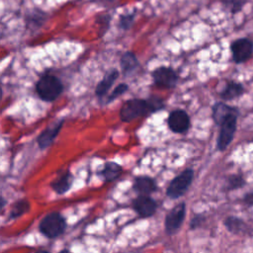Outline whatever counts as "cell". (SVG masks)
<instances>
[{
  "mask_svg": "<svg viewBox=\"0 0 253 253\" xmlns=\"http://www.w3.org/2000/svg\"><path fill=\"white\" fill-rule=\"evenodd\" d=\"M30 210V204L26 200H20L16 202L10 211L9 214V219H15L26 213Z\"/></svg>",
  "mask_w": 253,
  "mask_h": 253,
  "instance_id": "cell-20",
  "label": "cell"
},
{
  "mask_svg": "<svg viewBox=\"0 0 253 253\" xmlns=\"http://www.w3.org/2000/svg\"><path fill=\"white\" fill-rule=\"evenodd\" d=\"M194 179V171L188 168L176 176L167 187L166 195L170 199H178L182 197L191 186Z\"/></svg>",
  "mask_w": 253,
  "mask_h": 253,
  "instance_id": "cell-4",
  "label": "cell"
},
{
  "mask_svg": "<svg viewBox=\"0 0 253 253\" xmlns=\"http://www.w3.org/2000/svg\"><path fill=\"white\" fill-rule=\"evenodd\" d=\"M58 253H72V252H70V251H69V250H67V249H63V250L59 251Z\"/></svg>",
  "mask_w": 253,
  "mask_h": 253,
  "instance_id": "cell-27",
  "label": "cell"
},
{
  "mask_svg": "<svg viewBox=\"0 0 253 253\" xmlns=\"http://www.w3.org/2000/svg\"><path fill=\"white\" fill-rule=\"evenodd\" d=\"M253 51V43L248 39H238L231 44V52L235 62L240 63L247 60Z\"/></svg>",
  "mask_w": 253,
  "mask_h": 253,
  "instance_id": "cell-8",
  "label": "cell"
},
{
  "mask_svg": "<svg viewBox=\"0 0 253 253\" xmlns=\"http://www.w3.org/2000/svg\"><path fill=\"white\" fill-rule=\"evenodd\" d=\"M236 120H237V114H232L225 118L220 126V130L217 138V148L220 151H223L226 149V147L231 142L235 129H236Z\"/></svg>",
  "mask_w": 253,
  "mask_h": 253,
  "instance_id": "cell-5",
  "label": "cell"
},
{
  "mask_svg": "<svg viewBox=\"0 0 253 253\" xmlns=\"http://www.w3.org/2000/svg\"><path fill=\"white\" fill-rule=\"evenodd\" d=\"M127 89H128L127 84H126V83H121V84H119V85L112 91V93L109 95L108 100H107V103H111L112 101L116 100L118 97H120V96H122L123 94H125V93L127 91Z\"/></svg>",
  "mask_w": 253,
  "mask_h": 253,
  "instance_id": "cell-22",
  "label": "cell"
},
{
  "mask_svg": "<svg viewBox=\"0 0 253 253\" xmlns=\"http://www.w3.org/2000/svg\"><path fill=\"white\" fill-rule=\"evenodd\" d=\"M119 77V71L116 68L111 69L105 76L104 78L97 84L96 88H95V93L96 95L101 98L103 97L111 88V86L113 85V83L117 80V78Z\"/></svg>",
  "mask_w": 253,
  "mask_h": 253,
  "instance_id": "cell-15",
  "label": "cell"
},
{
  "mask_svg": "<svg viewBox=\"0 0 253 253\" xmlns=\"http://www.w3.org/2000/svg\"><path fill=\"white\" fill-rule=\"evenodd\" d=\"M223 224L233 234H248L250 231L249 225L242 218L234 215L226 217Z\"/></svg>",
  "mask_w": 253,
  "mask_h": 253,
  "instance_id": "cell-13",
  "label": "cell"
},
{
  "mask_svg": "<svg viewBox=\"0 0 253 253\" xmlns=\"http://www.w3.org/2000/svg\"><path fill=\"white\" fill-rule=\"evenodd\" d=\"M152 77L154 83L163 88L171 89L175 87L177 80H178V75L177 73L170 67H165L161 66L156 68L152 72Z\"/></svg>",
  "mask_w": 253,
  "mask_h": 253,
  "instance_id": "cell-7",
  "label": "cell"
},
{
  "mask_svg": "<svg viewBox=\"0 0 253 253\" xmlns=\"http://www.w3.org/2000/svg\"><path fill=\"white\" fill-rule=\"evenodd\" d=\"M132 208L139 214V216L148 217L156 211L157 204L151 197L139 195L133 200Z\"/></svg>",
  "mask_w": 253,
  "mask_h": 253,
  "instance_id": "cell-10",
  "label": "cell"
},
{
  "mask_svg": "<svg viewBox=\"0 0 253 253\" xmlns=\"http://www.w3.org/2000/svg\"><path fill=\"white\" fill-rule=\"evenodd\" d=\"M205 220H206V217L204 214H196L191 220V223H190L191 229H196L200 227L205 222Z\"/></svg>",
  "mask_w": 253,
  "mask_h": 253,
  "instance_id": "cell-25",
  "label": "cell"
},
{
  "mask_svg": "<svg viewBox=\"0 0 253 253\" xmlns=\"http://www.w3.org/2000/svg\"><path fill=\"white\" fill-rule=\"evenodd\" d=\"M224 2L232 12H237L240 10L245 0H224Z\"/></svg>",
  "mask_w": 253,
  "mask_h": 253,
  "instance_id": "cell-24",
  "label": "cell"
},
{
  "mask_svg": "<svg viewBox=\"0 0 253 253\" xmlns=\"http://www.w3.org/2000/svg\"><path fill=\"white\" fill-rule=\"evenodd\" d=\"M134 21V14H126V15H123L120 19V28L124 29V30H126L128 29L129 27H131L132 23Z\"/></svg>",
  "mask_w": 253,
  "mask_h": 253,
  "instance_id": "cell-23",
  "label": "cell"
},
{
  "mask_svg": "<svg viewBox=\"0 0 253 253\" xmlns=\"http://www.w3.org/2000/svg\"><path fill=\"white\" fill-rule=\"evenodd\" d=\"M63 123H64V119H60L56 123H54L51 126H47L39 135V137H38V144H39V146L42 149H44V148L48 147L53 142V140L57 136L61 126H63Z\"/></svg>",
  "mask_w": 253,
  "mask_h": 253,
  "instance_id": "cell-11",
  "label": "cell"
},
{
  "mask_svg": "<svg viewBox=\"0 0 253 253\" xmlns=\"http://www.w3.org/2000/svg\"><path fill=\"white\" fill-rule=\"evenodd\" d=\"M66 228L65 218L58 212H50L44 215L39 224V229L47 238H55L61 235Z\"/></svg>",
  "mask_w": 253,
  "mask_h": 253,
  "instance_id": "cell-3",
  "label": "cell"
},
{
  "mask_svg": "<svg viewBox=\"0 0 253 253\" xmlns=\"http://www.w3.org/2000/svg\"><path fill=\"white\" fill-rule=\"evenodd\" d=\"M123 172V168L120 164L116 162L105 163L103 169L100 171V175L103 177L105 182H112L117 179Z\"/></svg>",
  "mask_w": 253,
  "mask_h": 253,
  "instance_id": "cell-17",
  "label": "cell"
},
{
  "mask_svg": "<svg viewBox=\"0 0 253 253\" xmlns=\"http://www.w3.org/2000/svg\"><path fill=\"white\" fill-rule=\"evenodd\" d=\"M245 184H246V182H245V179L243 178L242 175H240V174H233V175H230L227 178L225 189L228 190V191L236 190V189L242 188Z\"/></svg>",
  "mask_w": 253,
  "mask_h": 253,
  "instance_id": "cell-21",
  "label": "cell"
},
{
  "mask_svg": "<svg viewBox=\"0 0 253 253\" xmlns=\"http://www.w3.org/2000/svg\"><path fill=\"white\" fill-rule=\"evenodd\" d=\"M72 183H73V176L70 172L66 171L52 181L51 188L56 194L63 195L69 191V189L72 186Z\"/></svg>",
  "mask_w": 253,
  "mask_h": 253,
  "instance_id": "cell-14",
  "label": "cell"
},
{
  "mask_svg": "<svg viewBox=\"0 0 253 253\" xmlns=\"http://www.w3.org/2000/svg\"><path fill=\"white\" fill-rule=\"evenodd\" d=\"M133 190L139 195L149 196L156 192L157 184L151 177L138 176L133 181Z\"/></svg>",
  "mask_w": 253,
  "mask_h": 253,
  "instance_id": "cell-12",
  "label": "cell"
},
{
  "mask_svg": "<svg viewBox=\"0 0 253 253\" xmlns=\"http://www.w3.org/2000/svg\"><path fill=\"white\" fill-rule=\"evenodd\" d=\"M232 114H238V111L223 103H216L212 108V118L217 125H220L225 118Z\"/></svg>",
  "mask_w": 253,
  "mask_h": 253,
  "instance_id": "cell-16",
  "label": "cell"
},
{
  "mask_svg": "<svg viewBox=\"0 0 253 253\" xmlns=\"http://www.w3.org/2000/svg\"><path fill=\"white\" fill-rule=\"evenodd\" d=\"M63 86L61 81L54 75H42L36 85L38 95L43 101H53L62 92Z\"/></svg>",
  "mask_w": 253,
  "mask_h": 253,
  "instance_id": "cell-2",
  "label": "cell"
},
{
  "mask_svg": "<svg viewBox=\"0 0 253 253\" xmlns=\"http://www.w3.org/2000/svg\"><path fill=\"white\" fill-rule=\"evenodd\" d=\"M138 66V60L131 51L125 52L121 57V67L125 75L130 74Z\"/></svg>",
  "mask_w": 253,
  "mask_h": 253,
  "instance_id": "cell-18",
  "label": "cell"
},
{
  "mask_svg": "<svg viewBox=\"0 0 253 253\" xmlns=\"http://www.w3.org/2000/svg\"><path fill=\"white\" fill-rule=\"evenodd\" d=\"M163 107V101L156 96H152L146 100L130 99L123 104L120 110V118L123 122L129 123L136 118L157 112Z\"/></svg>",
  "mask_w": 253,
  "mask_h": 253,
  "instance_id": "cell-1",
  "label": "cell"
},
{
  "mask_svg": "<svg viewBox=\"0 0 253 253\" xmlns=\"http://www.w3.org/2000/svg\"><path fill=\"white\" fill-rule=\"evenodd\" d=\"M243 202L245 203V205H247L248 207H252L253 206V193H249L246 194L243 198Z\"/></svg>",
  "mask_w": 253,
  "mask_h": 253,
  "instance_id": "cell-26",
  "label": "cell"
},
{
  "mask_svg": "<svg viewBox=\"0 0 253 253\" xmlns=\"http://www.w3.org/2000/svg\"><path fill=\"white\" fill-rule=\"evenodd\" d=\"M186 215V205L184 202L176 205L165 216V231L167 234L172 235L176 233L181 227Z\"/></svg>",
  "mask_w": 253,
  "mask_h": 253,
  "instance_id": "cell-6",
  "label": "cell"
},
{
  "mask_svg": "<svg viewBox=\"0 0 253 253\" xmlns=\"http://www.w3.org/2000/svg\"><path fill=\"white\" fill-rule=\"evenodd\" d=\"M243 93V86L239 83L229 82L223 91L220 93V97L223 100H232L239 97Z\"/></svg>",
  "mask_w": 253,
  "mask_h": 253,
  "instance_id": "cell-19",
  "label": "cell"
},
{
  "mask_svg": "<svg viewBox=\"0 0 253 253\" xmlns=\"http://www.w3.org/2000/svg\"><path fill=\"white\" fill-rule=\"evenodd\" d=\"M36 253H48L47 251H44V250H41V251H38V252H36Z\"/></svg>",
  "mask_w": 253,
  "mask_h": 253,
  "instance_id": "cell-28",
  "label": "cell"
},
{
  "mask_svg": "<svg viewBox=\"0 0 253 253\" xmlns=\"http://www.w3.org/2000/svg\"><path fill=\"white\" fill-rule=\"evenodd\" d=\"M168 126L173 132H185L190 126L188 114L183 110H175L171 112L168 117Z\"/></svg>",
  "mask_w": 253,
  "mask_h": 253,
  "instance_id": "cell-9",
  "label": "cell"
}]
</instances>
